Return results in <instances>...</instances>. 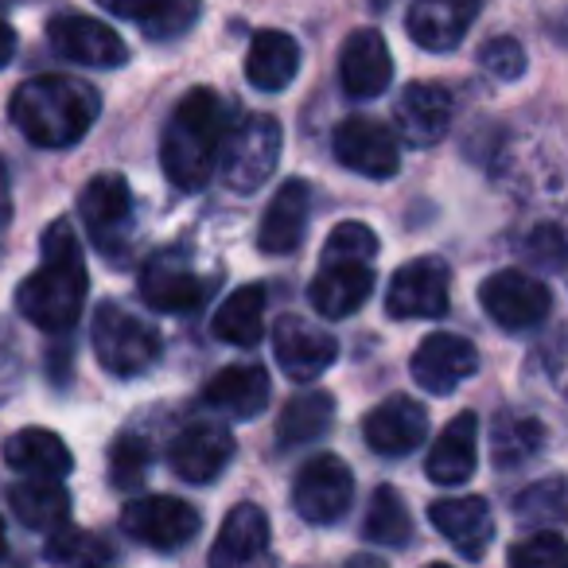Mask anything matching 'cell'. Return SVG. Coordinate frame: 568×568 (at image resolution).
Segmentation results:
<instances>
[{
	"mask_svg": "<svg viewBox=\"0 0 568 568\" xmlns=\"http://www.w3.org/2000/svg\"><path fill=\"white\" fill-rule=\"evenodd\" d=\"M87 304V265L71 222L59 219L43 234V265L17 288V308L40 332H71Z\"/></svg>",
	"mask_w": 568,
	"mask_h": 568,
	"instance_id": "6da1fadb",
	"label": "cell"
},
{
	"mask_svg": "<svg viewBox=\"0 0 568 568\" xmlns=\"http://www.w3.org/2000/svg\"><path fill=\"white\" fill-rule=\"evenodd\" d=\"M12 125L40 149H71L90 133L102 113V98L90 82L71 74L28 79L9 102Z\"/></svg>",
	"mask_w": 568,
	"mask_h": 568,
	"instance_id": "7a4b0ae2",
	"label": "cell"
},
{
	"mask_svg": "<svg viewBox=\"0 0 568 568\" xmlns=\"http://www.w3.org/2000/svg\"><path fill=\"white\" fill-rule=\"evenodd\" d=\"M222 136H226V113L214 90H191L175 105L172 121L160 141V164L168 180L180 191H199L214 175Z\"/></svg>",
	"mask_w": 568,
	"mask_h": 568,
	"instance_id": "3957f363",
	"label": "cell"
},
{
	"mask_svg": "<svg viewBox=\"0 0 568 568\" xmlns=\"http://www.w3.org/2000/svg\"><path fill=\"white\" fill-rule=\"evenodd\" d=\"M94 355L113 378H136L160 358V335L121 304H102L94 320Z\"/></svg>",
	"mask_w": 568,
	"mask_h": 568,
	"instance_id": "277c9868",
	"label": "cell"
},
{
	"mask_svg": "<svg viewBox=\"0 0 568 568\" xmlns=\"http://www.w3.org/2000/svg\"><path fill=\"white\" fill-rule=\"evenodd\" d=\"M276 160H281V121L253 113L226 136L222 175L234 191H257L273 175Z\"/></svg>",
	"mask_w": 568,
	"mask_h": 568,
	"instance_id": "5b68a950",
	"label": "cell"
},
{
	"mask_svg": "<svg viewBox=\"0 0 568 568\" xmlns=\"http://www.w3.org/2000/svg\"><path fill=\"white\" fill-rule=\"evenodd\" d=\"M199 526V510L183 498L172 495H149V498H133L121 514V529H125L133 541L149 545L156 552H175L187 541H195Z\"/></svg>",
	"mask_w": 568,
	"mask_h": 568,
	"instance_id": "8992f818",
	"label": "cell"
},
{
	"mask_svg": "<svg viewBox=\"0 0 568 568\" xmlns=\"http://www.w3.org/2000/svg\"><path fill=\"white\" fill-rule=\"evenodd\" d=\"M479 304L503 332H529V327L545 324V316L552 312V293L537 276L503 268L483 281Z\"/></svg>",
	"mask_w": 568,
	"mask_h": 568,
	"instance_id": "52a82bcc",
	"label": "cell"
},
{
	"mask_svg": "<svg viewBox=\"0 0 568 568\" xmlns=\"http://www.w3.org/2000/svg\"><path fill=\"white\" fill-rule=\"evenodd\" d=\"M351 498H355V475L343 464L339 456L324 452V456L308 459L296 475L293 487V506L304 521L312 526H332L343 514L351 510Z\"/></svg>",
	"mask_w": 568,
	"mask_h": 568,
	"instance_id": "ba28073f",
	"label": "cell"
},
{
	"mask_svg": "<svg viewBox=\"0 0 568 568\" xmlns=\"http://www.w3.org/2000/svg\"><path fill=\"white\" fill-rule=\"evenodd\" d=\"M448 288H452L448 265L436 257H417L394 273L386 293V308L397 320H440L452 304Z\"/></svg>",
	"mask_w": 568,
	"mask_h": 568,
	"instance_id": "9c48e42d",
	"label": "cell"
},
{
	"mask_svg": "<svg viewBox=\"0 0 568 568\" xmlns=\"http://www.w3.org/2000/svg\"><path fill=\"white\" fill-rule=\"evenodd\" d=\"M335 160L351 172L366 175V180H389L402 168V149H397V136L389 133L382 121L371 118H347L339 121L332 136Z\"/></svg>",
	"mask_w": 568,
	"mask_h": 568,
	"instance_id": "30bf717a",
	"label": "cell"
},
{
	"mask_svg": "<svg viewBox=\"0 0 568 568\" xmlns=\"http://www.w3.org/2000/svg\"><path fill=\"white\" fill-rule=\"evenodd\" d=\"M51 48L63 59L79 67H98V71H113V67H125L129 48L113 28H105L94 17H79V12H63L48 24Z\"/></svg>",
	"mask_w": 568,
	"mask_h": 568,
	"instance_id": "8fae6325",
	"label": "cell"
},
{
	"mask_svg": "<svg viewBox=\"0 0 568 568\" xmlns=\"http://www.w3.org/2000/svg\"><path fill=\"white\" fill-rule=\"evenodd\" d=\"M273 351L281 371L293 382H301V386H308L320 374L332 371L335 355H339V343H335V335L327 327L308 324L301 316H284L273 332Z\"/></svg>",
	"mask_w": 568,
	"mask_h": 568,
	"instance_id": "7c38bea8",
	"label": "cell"
},
{
	"mask_svg": "<svg viewBox=\"0 0 568 568\" xmlns=\"http://www.w3.org/2000/svg\"><path fill=\"white\" fill-rule=\"evenodd\" d=\"M475 371H479V351H475V343L452 332H433L420 343L409 363L413 382L436 397L456 394L459 382H467Z\"/></svg>",
	"mask_w": 568,
	"mask_h": 568,
	"instance_id": "4fadbf2b",
	"label": "cell"
},
{
	"mask_svg": "<svg viewBox=\"0 0 568 568\" xmlns=\"http://www.w3.org/2000/svg\"><path fill=\"white\" fill-rule=\"evenodd\" d=\"M206 293H211V281H203L183 253H156L141 268V296L156 312H172V316L195 312L206 301Z\"/></svg>",
	"mask_w": 568,
	"mask_h": 568,
	"instance_id": "5bb4252c",
	"label": "cell"
},
{
	"mask_svg": "<svg viewBox=\"0 0 568 568\" xmlns=\"http://www.w3.org/2000/svg\"><path fill=\"white\" fill-rule=\"evenodd\" d=\"M211 568H273L268 552V518L261 506L237 503L226 514L211 549Z\"/></svg>",
	"mask_w": 568,
	"mask_h": 568,
	"instance_id": "9a60e30c",
	"label": "cell"
},
{
	"mask_svg": "<svg viewBox=\"0 0 568 568\" xmlns=\"http://www.w3.org/2000/svg\"><path fill=\"white\" fill-rule=\"evenodd\" d=\"M363 436L371 444V452L378 456H409L413 448H420L428 436V413L420 402H413L409 394H394L371 409L363 425Z\"/></svg>",
	"mask_w": 568,
	"mask_h": 568,
	"instance_id": "2e32d148",
	"label": "cell"
},
{
	"mask_svg": "<svg viewBox=\"0 0 568 568\" xmlns=\"http://www.w3.org/2000/svg\"><path fill=\"white\" fill-rule=\"evenodd\" d=\"M230 459H234V436L214 420H199V425L183 428L168 448L172 471L187 483H214Z\"/></svg>",
	"mask_w": 568,
	"mask_h": 568,
	"instance_id": "e0dca14e",
	"label": "cell"
},
{
	"mask_svg": "<svg viewBox=\"0 0 568 568\" xmlns=\"http://www.w3.org/2000/svg\"><path fill=\"white\" fill-rule=\"evenodd\" d=\"M483 0H413L409 17H405V32L417 48L425 51H456L464 43L467 28L479 17Z\"/></svg>",
	"mask_w": 568,
	"mask_h": 568,
	"instance_id": "ac0fdd59",
	"label": "cell"
},
{
	"mask_svg": "<svg viewBox=\"0 0 568 568\" xmlns=\"http://www.w3.org/2000/svg\"><path fill=\"white\" fill-rule=\"evenodd\" d=\"M394 121H397V133L413 149H433L436 141H444V133L452 125V94L440 82H413L397 98Z\"/></svg>",
	"mask_w": 568,
	"mask_h": 568,
	"instance_id": "d6986e66",
	"label": "cell"
},
{
	"mask_svg": "<svg viewBox=\"0 0 568 568\" xmlns=\"http://www.w3.org/2000/svg\"><path fill=\"white\" fill-rule=\"evenodd\" d=\"M312 308L324 320H343L358 312L374 293V268L371 261H332L324 257L316 281H312Z\"/></svg>",
	"mask_w": 568,
	"mask_h": 568,
	"instance_id": "ffe728a7",
	"label": "cell"
},
{
	"mask_svg": "<svg viewBox=\"0 0 568 568\" xmlns=\"http://www.w3.org/2000/svg\"><path fill=\"white\" fill-rule=\"evenodd\" d=\"M428 518L467 560H479L495 541V514H490L487 498L479 495L440 498V503L428 506Z\"/></svg>",
	"mask_w": 568,
	"mask_h": 568,
	"instance_id": "44dd1931",
	"label": "cell"
},
{
	"mask_svg": "<svg viewBox=\"0 0 568 568\" xmlns=\"http://www.w3.org/2000/svg\"><path fill=\"white\" fill-rule=\"evenodd\" d=\"M394 79V59H389V48L382 40V32L374 28H358L347 43H343L339 55V82L351 98H378L382 90Z\"/></svg>",
	"mask_w": 568,
	"mask_h": 568,
	"instance_id": "7402d4cb",
	"label": "cell"
},
{
	"mask_svg": "<svg viewBox=\"0 0 568 568\" xmlns=\"http://www.w3.org/2000/svg\"><path fill=\"white\" fill-rule=\"evenodd\" d=\"M475 464H479V417L459 413L428 448L425 475L440 487H459L475 475Z\"/></svg>",
	"mask_w": 568,
	"mask_h": 568,
	"instance_id": "603a6c76",
	"label": "cell"
},
{
	"mask_svg": "<svg viewBox=\"0 0 568 568\" xmlns=\"http://www.w3.org/2000/svg\"><path fill=\"white\" fill-rule=\"evenodd\" d=\"M312 214V187L304 180L281 183L273 199L265 206V219L257 230V245L265 253H293L304 242V230H308Z\"/></svg>",
	"mask_w": 568,
	"mask_h": 568,
	"instance_id": "cb8c5ba5",
	"label": "cell"
},
{
	"mask_svg": "<svg viewBox=\"0 0 568 568\" xmlns=\"http://www.w3.org/2000/svg\"><path fill=\"white\" fill-rule=\"evenodd\" d=\"M79 214L94 234V242L110 245L129 226V214H133V191H129L125 175H94L79 195Z\"/></svg>",
	"mask_w": 568,
	"mask_h": 568,
	"instance_id": "d4e9b609",
	"label": "cell"
},
{
	"mask_svg": "<svg viewBox=\"0 0 568 568\" xmlns=\"http://www.w3.org/2000/svg\"><path fill=\"white\" fill-rule=\"evenodd\" d=\"M206 405L234 420H253L268 405V374L257 363L226 366L206 382Z\"/></svg>",
	"mask_w": 568,
	"mask_h": 568,
	"instance_id": "484cf974",
	"label": "cell"
},
{
	"mask_svg": "<svg viewBox=\"0 0 568 568\" xmlns=\"http://www.w3.org/2000/svg\"><path fill=\"white\" fill-rule=\"evenodd\" d=\"M4 464L20 475H40V479H67L74 467L71 448L63 436L51 428H20L4 440Z\"/></svg>",
	"mask_w": 568,
	"mask_h": 568,
	"instance_id": "4316f807",
	"label": "cell"
},
{
	"mask_svg": "<svg viewBox=\"0 0 568 568\" xmlns=\"http://www.w3.org/2000/svg\"><path fill=\"white\" fill-rule=\"evenodd\" d=\"M301 71V48H296L293 36L284 32H257L245 51V79L250 87L265 90V94H276Z\"/></svg>",
	"mask_w": 568,
	"mask_h": 568,
	"instance_id": "83f0119b",
	"label": "cell"
},
{
	"mask_svg": "<svg viewBox=\"0 0 568 568\" xmlns=\"http://www.w3.org/2000/svg\"><path fill=\"white\" fill-rule=\"evenodd\" d=\"M12 514L24 521L36 534H55L71 518V498H67L63 483L59 479H40V475H28L17 487L9 490Z\"/></svg>",
	"mask_w": 568,
	"mask_h": 568,
	"instance_id": "f1b7e54d",
	"label": "cell"
},
{
	"mask_svg": "<svg viewBox=\"0 0 568 568\" xmlns=\"http://www.w3.org/2000/svg\"><path fill=\"white\" fill-rule=\"evenodd\" d=\"M105 12L144 24L149 40H175L199 20V0H98Z\"/></svg>",
	"mask_w": 568,
	"mask_h": 568,
	"instance_id": "f546056e",
	"label": "cell"
},
{
	"mask_svg": "<svg viewBox=\"0 0 568 568\" xmlns=\"http://www.w3.org/2000/svg\"><path fill=\"white\" fill-rule=\"evenodd\" d=\"M335 417V397L327 389H304L293 402L284 405L281 420H276V440L284 448H301V444H312L332 428Z\"/></svg>",
	"mask_w": 568,
	"mask_h": 568,
	"instance_id": "4dcf8cb0",
	"label": "cell"
},
{
	"mask_svg": "<svg viewBox=\"0 0 568 568\" xmlns=\"http://www.w3.org/2000/svg\"><path fill=\"white\" fill-rule=\"evenodd\" d=\"M265 332V288L261 284H242L237 293L222 301L214 312V335L234 347H253Z\"/></svg>",
	"mask_w": 568,
	"mask_h": 568,
	"instance_id": "1f68e13d",
	"label": "cell"
},
{
	"mask_svg": "<svg viewBox=\"0 0 568 568\" xmlns=\"http://www.w3.org/2000/svg\"><path fill=\"white\" fill-rule=\"evenodd\" d=\"M366 541H382L402 549L405 541L413 537V518L405 498L397 495L394 487H378L371 498V510H366V526H363Z\"/></svg>",
	"mask_w": 568,
	"mask_h": 568,
	"instance_id": "d6a6232c",
	"label": "cell"
},
{
	"mask_svg": "<svg viewBox=\"0 0 568 568\" xmlns=\"http://www.w3.org/2000/svg\"><path fill=\"white\" fill-rule=\"evenodd\" d=\"M545 444V428L534 417H498L495 433H490V448H495V464L498 467H518L526 459H534Z\"/></svg>",
	"mask_w": 568,
	"mask_h": 568,
	"instance_id": "836d02e7",
	"label": "cell"
},
{
	"mask_svg": "<svg viewBox=\"0 0 568 568\" xmlns=\"http://www.w3.org/2000/svg\"><path fill=\"white\" fill-rule=\"evenodd\" d=\"M48 557L55 568H110L113 565V552L98 541L94 534L87 529H55L48 545Z\"/></svg>",
	"mask_w": 568,
	"mask_h": 568,
	"instance_id": "e575fe53",
	"label": "cell"
},
{
	"mask_svg": "<svg viewBox=\"0 0 568 568\" xmlns=\"http://www.w3.org/2000/svg\"><path fill=\"white\" fill-rule=\"evenodd\" d=\"M149 467H152V448L144 436H118L110 448V479L118 490H133L149 479Z\"/></svg>",
	"mask_w": 568,
	"mask_h": 568,
	"instance_id": "d590c367",
	"label": "cell"
},
{
	"mask_svg": "<svg viewBox=\"0 0 568 568\" xmlns=\"http://www.w3.org/2000/svg\"><path fill=\"white\" fill-rule=\"evenodd\" d=\"M510 568H568V545L557 529L526 537L510 549Z\"/></svg>",
	"mask_w": 568,
	"mask_h": 568,
	"instance_id": "8d00e7d4",
	"label": "cell"
},
{
	"mask_svg": "<svg viewBox=\"0 0 568 568\" xmlns=\"http://www.w3.org/2000/svg\"><path fill=\"white\" fill-rule=\"evenodd\" d=\"M565 518V483L560 475L537 483V487L521 490L518 495V521L534 526V521H560Z\"/></svg>",
	"mask_w": 568,
	"mask_h": 568,
	"instance_id": "74e56055",
	"label": "cell"
},
{
	"mask_svg": "<svg viewBox=\"0 0 568 568\" xmlns=\"http://www.w3.org/2000/svg\"><path fill=\"white\" fill-rule=\"evenodd\" d=\"M374 253H378V237L366 222H339L324 245V257L332 261H374Z\"/></svg>",
	"mask_w": 568,
	"mask_h": 568,
	"instance_id": "f35d334b",
	"label": "cell"
},
{
	"mask_svg": "<svg viewBox=\"0 0 568 568\" xmlns=\"http://www.w3.org/2000/svg\"><path fill=\"white\" fill-rule=\"evenodd\" d=\"M479 63L487 74H495L498 82H514L526 74V51H521L518 40H510V36H498V40H490L487 48L479 51Z\"/></svg>",
	"mask_w": 568,
	"mask_h": 568,
	"instance_id": "ab89813d",
	"label": "cell"
},
{
	"mask_svg": "<svg viewBox=\"0 0 568 568\" xmlns=\"http://www.w3.org/2000/svg\"><path fill=\"white\" fill-rule=\"evenodd\" d=\"M20 374H24V355H20V339L0 327V402L20 386Z\"/></svg>",
	"mask_w": 568,
	"mask_h": 568,
	"instance_id": "60d3db41",
	"label": "cell"
},
{
	"mask_svg": "<svg viewBox=\"0 0 568 568\" xmlns=\"http://www.w3.org/2000/svg\"><path fill=\"white\" fill-rule=\"evenodd\" d=\"M12 55H17V32H12L4 20H0V67H9Z\"/></svg>",
	"mask_w": 568,
	"mask_h": 568,
	"instance_id": "b9f144b4",
	"label": "cell"
},
{
	"mask_svg": "<svg viewBox=\"0 0 568 568\" xmlns=\"http://www.w3.org/2000/svg\"><path fill=\"white\" fill-rule=\"evenodd\" d=\"M347 568H389L382 557H374V552H358V557L347 560Z\"/></svg>",
	"mask_w": 568,
	"mask_h": 568,
	"instance_id": "7bdbcfd3",
	"label": "cell"
},
{
	"mask_svg": "<svg viewBox=\"0 0 568 568\" xmlns=\"http://www.w3.org/2000/svg\"><path fill=\"white\" fill-rule=\"evenodd\" d=\"M4 214H9V195H4V172H0V226H4Z\"/></svg>",
	"mask_w": 568,
	"mask_h": 568,
	"instance_id": "ee69618b",
	"label": "cell"
},
{
	"mask_svg": "<svg viewBox=\"0 0 568 568\" xmlns=\"http://www.w3.org/2000/svg\"><path fill=\"white\" fill-rule=\"evenodd\" d=\"M0 557H4V521H0Z\"/></svg>",
	"mask_w": 568,
	"mask_h": 568,
	"instance_id": "f6af8a7d",
	"label": "cell"
},
{
	"mask_svg": "<svg viewBox=\"0 0 568 568\" xmlns=\"http://www.w3.org/2000/svg\"><path fill=\"white\" fill-rule=\"evenodd\" d=\"M425 568H452V565H425Z\"/></svg>",
	"mask_w": 568,
	"mask_h": 568,
	"instance_id": "bcb514c9",
	"label": "cell"
}]
</instances>
